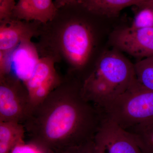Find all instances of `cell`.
Returning <instances> with one entry per match:
<instances>
[{"mask_svg":"<svg viewBox=\"0 0 153 153\" xmlns=\"http://www.w3.org/2000/svg\"><path fill=\"white\" fill-rule=\"evenodd\" d=\"M81 88V82L62 81L35 107L23 124L29 140L56 152L94 139L102 116Z\"/></svg>","mask_w":153,"mask_h":153,"instance_id":"obj_1","label":"cell"},{"mask_svg":"<svg viewBox=\"0 0 153 153\" xmlns=\"http://www.w3.org/2000/svg\"><path fill=\"white\" fill-rule=\"evenodd\" d=\"M134 64L113 48L103 52L82 82V95L99 106L128 90L136 81Z\"/></svg>","mask_w":153,"mask_h":153,"instance_id":"obj_2","label":"cell"},{"mask_svg":"<svg viewBox=\"0 0 153 153\" xmlns=\"http://www.w3.org/2000/svg\"><path fill=\"white\" fill-rule=\"evenodd\" d=\"M96 107L102 116L127 130L153 119V91L143 87L137 80L124 93Z\"/></svg>","mask_w":153,"mask_h":153,"instance_id":"obj_3","label":"cell"},{"mask_svg":"<svg viewBox=\"0 0 153 153\" xmlns=\"http://www.w3.org/2000/svg\"><path fill=\"white\" fill-rule=\"evenodd\" d=\"M33 110L24 83L10 74L0 76V122L23 125Z\"/></svg>","mask_w":153,"mask_h":153,"instance_id":"obj_4","label":"cell"},{"mask_svg":"<svg viewBox=\"0 0 153 153\" xmlns=\"http://www.w3.org/2000/svg\"><path fill=\"white\" fill-rule=\"evenodd\" d=\"M94 42L91 29L81 21L70 22L60 36L62 51L71 66L77 71L83 70L87 65Z\"/></svg>","mask_w":153,"mask_h":153,"instance_id":"obj_5","label":"cell"},{"mask_svg":"<svg viewBox=\"0 0 153 153\" xmlns=\"http://www.w3.org/2000/svg\"><path fill=\"white\" fill-rule=\"evenodd\" d=\"M94 140L100 153H143L131 134L102 116Z\"/></svg>","mask_w":153,"mask_h":153,"instance_id":"obj_6","label":"cell"},{"mask_svg":"<svg viewBox=\"0 0 153 153\" xmlns=\"http://www.w3.org/2000/svg\"><path fill=\"white\" fill-rule=\"evenodd\" d=\"M110 41L114 48L140 60L153 56V28H120L111 33Z\"/></svg>","mask_w":153,"mask_h":153,"instance_id":"obj_7","label":"cell"},{"mask_svg":"<svg viewBox=\"0 0 153 153\" xmlns=\"http://www.w3.org/2000/svg\"><path fill=\"white\" fill-rule=\"evenodd\" d=\"M61 82L62 80L56 72L53 59L49 57L40 58L32 76L24 83L28 91L33 110Z\"/></svg>","mask_w":153,"mask_h":153,"instance_id":"obj_8","label":"cell"},{"mask_svg":"<svg viewBox=\"0 0 153 153\" xmlns=\"http://www.w3.org/2000/svg\"><path fill=\"white\" fill-rule=\"evenodd\" d=\"M40 59L31 40L23 41L7 53L8 74L25 83L32 76Z\"/></svg>","mask_w":153,"mask_h":153,"instance_id":"obj_9","label":"cell"},{"mask_svg":"<svg viewBox=\"0 0 153 153\" xmlns=\"http://www.w3.org/2000/svg\"><path fill=\"white\" fill-rule=\"evenodd\" d=\"M58 10L53 0H19L13 17L21 20L46 23L55 19Z\"/></svg>","mask_w":153,"mask_h":153,"instance_id":"obj_10","label":"cell"},{"mask_svg":"<svg viewBox=\"0 0 153 153\" xmlns=\"http://www.w3.org/2000/svg\"><path fill=\"white\" fill-rule=\"evenodd\" d=\"M34 31L22 20L15 18L1 21L0 52L9 53L20 43L31 40Z\"/></svg>","mask_w":153,"mask_h":153,"instance_id":"obj_11","label":"cell"},{"mask_svg":"<svg viewBox=\"0 0 153 153\" xmlns=\"http://www.w3.org/2000/svg\"><path fill=\"white\" fill-rule=\"evenodd\" d=\"M153 0H82L80 4L90 13L105 18H117L126 8L134 7Z\"/></svg>","mask_w":153,"mask_h":153,"instance_id":"obj_12","label":"cell"},{"mask_svg":"<svg viewBox=\"0 0 153 153\" xmlns=\"http://www.w3.org/2000/svg\"><path fill=\"white\" fill-rule=\"evenodd\" d=\"M26 133L22 124L0 122V153H12L17 145L25 142Z\"/></svg>","mask_w":153,"mask_h":153,"instance_id":"obj_13","label":"cell"},{"mask_svg":"<svg viewBox=\"0 0 153 153\" xmlns=\"http://www.w3.org/2000/svg\"><path fill=\"white\" fill-rule=\"evenodd\" d=\"M126 130L133 136L143 153H153V119Z\"/></svg>","mask_w":153,"mask_h":153,"instance_id":"obj_14","label":"cell"},{"mask_svg":"<svg viewBox=\"0 0 153 153\" xmlns=\"http://www.w3.org/2000/svg\"><path fill=\"white\" fill-rule=\"evenodd\" d=\"M137 82L143 87L153 91V56L139 60L134 63Z\"/></svg>","mask_w":153,"mask_h":153,"instance_id":"obj_15","label":"cell"},{"mask_svg":"<svg viewBox=\"0 0 153 153\" xmlns=\"http://www.w3.org/2000/svg\"><path fill=\"white\" fill-rule=\"evenodd\" d=\"M134 15L131 25L133 28H153V2L134 6Z\"/></svg>","mask_w":153,"mask_h":153,"instance_id":"obj_16","label":"cell"},{"mask_svg":"<svg viewBox=\"0 0 153 153\" xmlns=\"http://www.w3.org/2000/svg\"><path fill=\"white\" fill-rule=\"evenodd\" d=\"M12 153H56L54 151L36 142L29 140L22 143L14 148Z\"/></svg>","mask_w":153,"mask_h":153,"instance_id":"obj_17","label":"cell"},{"mask_svg":"<svg viewBox=\"0 0 153 153\" xmlns=\"http://www.w3.org/2000/svg\"><path fill=\"white\" fill-rule=\"evenodd\" d=\"M56 153H100L94 140L57 151Z\"/></svg>","mask_w":153,"mask_h":153,"instance_id":"obj_18","label":"cell"},{"mask_svg":"<svg viewBox=\"0 0 153 153\" xmlns=\"http://www.w3.org/2000/svg\"><path fill=\"white\" fill-rule=\"evenodd\" d=\"M16 4L15 0H0V21L13 18Z\"/></svg>","mask_w":153,"mask_h":153,"instance_id":"obj_19","label":"cell"},{"mask_svg":"<svg viewBox=\"0 0 153 153\" xmlns=\"http://www.w3.org/2000/svg\"><path fill=\"white\" fill-rule=\"evenodd\" d=\"M82 0H55V5L59 9L65 6L69 5L80 4Z\"/></svg>","mask_w":153,"mask_h":153,"instance_id":"obj_20","label":"cell"}]
</instances>
